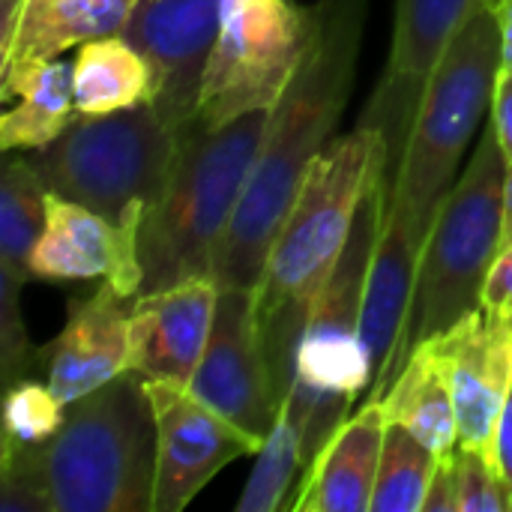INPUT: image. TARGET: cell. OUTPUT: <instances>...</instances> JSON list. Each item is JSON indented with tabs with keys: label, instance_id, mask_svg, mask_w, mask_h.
<instances>
[{
	"label": "cell",
	"instance_id": "24",
	"mask_svg": "<svg viewBox=\"0 0 512 512\" xmlns=\"http://www.w3.org/2000/svg\"><path fill=\"white\" fill-rule=\"evenodd\" d=\"M303 480V432L297 420L282 408L273 432L258 450L252 477L234 504L237 512H282L294 507V495Z\"/></svg>",
	"mask_w": 512,
	"mask_h": 512
},
{
	"label": "cell",
	"instance_id": "29",
	"mask_svg": "<svg viewBox=\"0 0 512 512\" xmlns=\"http://www.w3.org/2000/svg\"><path fill=\"white\" fill-rule=\"evenodd\" d=\"M423 512H459V486H456V453L441 456L432 474Z\"/></svg>",
	"mask_w": 512,
	"mask_h": 512
},
{
	"label": "cell",
	"instance_id": "36",
	"mask_svg": "<svg viewBox=\"0 0 512 512\" xmlns=\"http://www.w3.org/2000/svg\"><path fill=\"white\" fill-rule=\"evenodd\" d=\"M510 510H512V492H510Z\"/></svg>",
	"mask_w": 512,
	"mask_h": 512
},
{
	"label": "cell",
	"instance_id": "26",
	"mask_svg": "<svg viewBox=\"0 0 512 512\" xmlns=\"http://www.w3.org/2000/svg\"><path fill=\"white\" fill-rule=\"evenodd\" d=\"M66 417V405L54 396L48 384L15 381L6 387L3 402V438L18 444H42L48 441Z\"/></svg>",
	"mask_w": 512,
	"mask_h": 512
},
{
	"label": "cell",
	"instance_id": "4",
	"mask_svg": "<svg viewBox=\"0 0 512 512\" xmlns=\"http://www.w3.org/2000/svg\"><path fill=\"white\" fill-rule=\"evenodd\" d=\"M267 117L270 108L216 129L192 120L177 132L168 186L138 231L141 294L195 276L216 279V255L249 183Z\"/></svg>",
	"mask_w": 512,
	"mask_h": 512
},
{
	"label": "cell",
	"instance_id": "13",
	"mask_svg": "<svg viewBox=\"0 0 512 512\" xmlns=\"http://www.w3.org/2000/svg\"><path fill=\"white\" fill-rule=\"evenodd\" d=\"M483 0H393V42L387 69L360 123L384 135L387 168H393L411 132L423 87L453 36Z\"/></svg>",
	"mask_w": 512,
	"mask_h": 512
},
{
	"label": "cell",
	"instance_id": "15",
	"mask_svg": "<svg viewBox=\"0 0 512 512\" xmlns=\"http://www.w3.org/2000/svg\"><path fill=\"white\" fill-rule=\"evenodd\" d=\"M216 303L213 276L138 294L129 312V369L147 381L189 387L207 351Z\"/></svg>",
	"mask_w": 512,
	"mask_h": 512
},
{
	"label": "cell",
	"instance_id": "1",
	"mask_svg": "<svg viewBox=\"0 0 512 512\" xmlns=\"http://www.w3.org/2000/svg\"><path fill=\"white\" fill-rule=\"evenodd\" d=\"M366 27V0H315L312 39L294 78L276 99L216 255L219 288L255 291L279 225L285 222L309 165L333 141L351 99Z\"/></svg>",
	"mask_w": 512,
	"mask_h": 512
},
{
	"label": "cell",
	"instance_id": "8",
	"mask_svg": "<svg viewBox=\"0 0 512 512\" xmlns=\"http://www.w3.org/2000/svg\"><path fill=\"white\" fill-rule=\"evenodd\" d=\"M174 156L177 132L162 123L150 102H141L114 114H78L30 162L48 192L138 234L168 186Z\"/></svg>",
	"mask_w": 512,
	"mask_h": 512
},
{
	"label": "cell",
	"instance_id": "30",
	"mask_svg": "<svg viewBox=\"0 0 512 512\" xmlns=\"http://www.w3.org/2000/svg\"><path fill=\"white\" fill-rule=\"evenodd\" d=\"M492 126L498 132L507 165H512V69H501L492 96Z\"/></svg>",
	"mask_w": 512,
	"mask_h": 512
},
{
	"label": "cell",
	"instance_id": "5",
	"mask_svg": "<svg viewBox=\"0 0 512 512\" xmlns=\"http://www.w3.org/2000/svg\"><path fill=\"white\" fill-rule=\"evenodd\" d=\"M501 69L504 57L498 18L489 3H480L429 75L402 159L393 168L384 162V210L402 216L423 246L447 192L459 180L456 168L468 144L486 114H492Z\"/></svg>",
	"mask_w": 512,
	"mask_h": 512
},
{
	"label": "cell",
	"instance_id": "25",
	"mask_svg": "<svg viewBox=\"0 0 512 512\" xmlns=\"http://www.w3.org/2000/svg\"><path fill=\"white\" fill-rule=\"evenodd\" d=\"M438 453L426 447L411 429L387 423L372 512H423V501L438 468Z\"/></svg>",
	"mask_w": 512,
	"mask_h": 512
},
{
	"label": "cell",
	"instance_id": "7",
	"mask_svg": "<svg viewBox=\"0 0 512 512\" xmlns=\"http://www.w3.org/2000/svg\"><path fill=\"white\" fill-rule=\"evenodd\" d=\"M507 168L498 132L489 120L468 168L447 192L426 237L411 312L381 396L414 348L447 333L480 309L486 276L501 252Z\"/></svg>",
	"mask_w": 512,
	"mask_h": 512
},
{
	"label": "cell",
	"instance_id": "20",
	"mask_svg": "<svg viewBox=\"0 0 512 512\" xmlns=\"http://www.w3.org/2000/svg\"><path fill=\"white\" fill-rule=\"evenodd\" d=\"M138 0H24L18 24L0 42V78L57 60L63 51L123 33Z\"/></svg>",
	"mask_w": 512,
	"mask_h": 512
},
{
	"label": "cell",
	"instance_id": "22",
	"mask_svg": "<svg viewBox=\"0 0 512 512\" xmlns=\"http://www.w3.org/2000/svg\"><path fill=\"white\" fill-rule=\"evenodd\" d=\"M387 423L411 429L438 456H453L459 450V420L444 369L429 345L411 351L393 384L381 399Z\"/></svg>",
	"mask_w": 512,
	"mask_h": 512
},
{
	"label": "cell",
	"instance_id": "34",
	"mask_svg": "<svg viewBox=\"0 0 512 512\" xmlns=\"http://www.w3.org/2000/svg\"><path fill=\"white\" fill-rule=\"evenodd\" d=\"M21 9H24V0H0V15H3V21H0V42H6L12 36Z\"/></svg>",
	"mask_w": 512,
	"mask_h": 512
},
{
	"label": "cell",
	"instance_id": "35",
	"mask_svg": "<svg viewBox=\"0 0 512 512\" xmlns=\"http://www.w3.org/2000/svg\"><path fill=\"white\" fill-rule=\"evenodd\" d=\"M483 3H489V6H492V3H495V0H483Z\"/></svg>",
	"mask_w": 512,
	"mask_h": 512
},
{
	"label": "cell",
	"instance_id": "12",
	"mask_svg": "<svg viewBox=\"0 0 512 512\" xmlns=\"http://www.w3.org/2000/svg\"><path fill=\"white\" fill-rule=\"evenodd\" d=\"M219 21L222 0H138L123 30L153 69L150 105L171 132H180L198 114Z\"/></svg>",
	"mask_w": 512,
	"mask_h": 512
},
{
	"label": "cell",
	"instance_id": "16",
	"mask_svg": "<svg viewBox=\"0 0 512 512\" xmlns=\"http://www.w3.org/2000/svg\"><path fill=\"white\" fill-rule=\"evenodd\" d=\"M30 279L75 282L105 279L123 294H141L138 234H129L96 210L57 192L45 195V225L27 261Z\"/></svg>",
	"mask_w": 512,
	"mask_h": 512
},
{
	"label": "cell",
	"instance_id": "27",
	"mask_svg": "<svg viewBox=\"0 0 512 512\" xmlns=\"http://www.w3.org/2000/svg\"><path fill=\"white\" fill-rule=\"evenodd\" d=\"M456 486L459 512H512L510 486L498 474L495 462L480 450H456Z\"/></svg>",
	"mask_w": 512,
	"mask_h": 512
},
{
	"label": "cell",
	"instance_id": "33",
	"mask_svg": "<svg viewBox=\"0 0 512 512\" xmlns=\"http://www.w3.org/2000/svg\"><path fill=\"white\" fill-rule=\"evenodd\" d=\"M512 246V165L507 168V183H504V222H501V252Z\"/></svg>",
	"mask_w": 512,
	"mask_h": 512
},
{
	"label": "cell",
	"instance_id": "21",
	"mask_svg": "<svg viewBox=\"0 0 512 512\" xmlns=\"http://www.w3.org/2000/svg\"><path fill=\"white\" fill-rule=\"evenodd\" d=\"M0 99L9 105L0 117V150H42L78 117L72 96V66L48 60L0 78Z\"/></svg>",
	"mask_w": 512,
	"mask_h": 512
},
{
	"label": "cell",
	"instance_id": "18",
	"mask_svg": "<svg viewBox=\"0 0 512 512\" xmlns=\"http://www.w3.org/2000/svg\"><path fill=\"white\" fill-rule=\"evenodd\" d=\"M45 183L33 162L3 153L0 171V375L12 387L33 366L21 315V291L30 279L27 261L45 225Z\"/></svg>",
	"mask_w": 512,
	"mask_h": 512
},
{
	"label": "cell",
	"instance_id": "6",
	"mask_svg": "<svg viewBox=\"0 0 512 512\" xmlns=\"http://www.w3.org/2000/svg\"><path fill=\"white\" fill-rule=\"evenodd\" d=\"M387 207L384 168L369 183L351 240L324 285L297 351V378L285 402L303 432V474L351 417L360 393L375 381L363 345V303L375 243L381 237Z\"/></svg>",
	"mask_w": 512,
	"mask_h": 512
},
{
	"label": "cell",
	"instance_id": "19",
	"mask_svg": "<svg viewBox=\"0 0 512 512\" xmlns=\"http://www.w3.org/2000/svg\"><path fill=\"white\" fill-rule=\"evenodd\" d=\"M387 417L366 399L321 447L300 480L294 512H372V492L384 450Z\"/></svg>",
	"mask_w": 512,
	"mask_h": 512
},
{
	"label": "cell",
	"instance_id": "11",
	"mask_svg": "<svg viewBox=\"0 0 512 512\" xmlns=\"http://www.w3.org/2000/svg\"><path fill=\"white\" fill-rule=\"evenodd\" d=\"M189 390L261 444L267 441L285 405L279 402L264 363L255 291L219 288L207 351Z\"/></svg>",
	"mask_w": 512,
	"mask_h": 512
},
{
	"label": "cell",
	"instance_id": "32",
	"mask_svg": "<svg viewBox=\"0 0 512 512\" xmlns=\"http://www.w3.org/2000/svg\"><path fill=\"white\" fill-rule=\"evenodd\" d=\"M492 9H495L498 30H501V57H504V69H512V0H495Z\"/></svg>",
	"mask_w": 512,
	"mask_h": 512
},
{
	"label": "cell",
	"instance_id": "3",
	"mask_svg": "<svg viewBox=\"0 0 512 512\" xmlns=\"http://www.w3.org/2000/svg\"><path fill=\"white\" fill-rule=\"evenodd\" d=\"M384 162L387 147L375 126L357 123L354 132L333 138L309 165L273 237L255 288V321L264 363L282 405L294 390L306 321L351 240L363 195Z\"/></svg>",
	"mask_w": 512,
	"mask_h": 512
},
{
	"label": "cell",
	"instance_id": "28",
	"mask_svg": "<svg viewBox=\"0 0 512 512\" xmlns=\"http://www.w3.org/2000/svg\"><path fill=\"white\" fill-rule=\"evenodd\" d=\"M480 309L486 315H492L495 321L512 327V246L498 252V258L486 276V285H483Z\"/></svg>",
	"mask_w": 512,
	"mask_h": 512
},
{
	"label": "cell",
	"instance_id": "9",
	"mask_svg": "<svg viewBox=\"0 0 512 512\" xmlns=\"http://www.w3.org/2000/svg\"><path fill=\"white\" fill-rule=\"evenodd\" d=\"M312 39V6L297 0H222L195 123L216 129L276 105Z\"/></svg>",
	"mask_w": 512,
	"mask_h": 512
},
{
	"label": "cell",
	"instance_id": "17",
	"mask_svg": "<svg viewBox=\"0 0 512 512\" xmlns=\"http://www.w3.org/2000/svg\"><path fill=\"white\" fill-rule=\"evenodd\" d=\"M129 294L102 282L90 297L69 303L63 330L36 351L45 384L69 405L129 372Z\"/></svg>",
	"mask_w": 512,
	"mask_h": 512
},
{
	"label": "cell",
	"instance_id": "10",
	"mask_svg": "<svg viewBox=\"0 0 512 512\" xmlns=\"http://www.w3.org/2000/svg\"><path fill=\"white\" fill-rule=\"evenodd\" d=\"M147 396L156 417L153 512L186 510L222 468L258 456L261 441L213 411L189 387L147 381Z\"/></svg>",
	"mask_w": 512,
	"mask_h": 512
},
{
	"label": "cell",
	"instance_id": "14",
	"mask_svg": "<svg viewBox=\"0 0 512 512\" xmlns=\"http://www.w3.org/2000/svg\"><path fill=\"white\" fill-rule=\"evenodd\" d=\"M438 357L453 393L459 420V447L492 459L495 426L512 387V327L483 309L423 342Z\"/></svg>",
	"mask_w": 512,
	"mask_h": 512
},
{
	"label": "cell",
	"instance_id": "31",
	"mask_svg": "<svg viewBox=\"0 0 512 512\" xmlns=\"http://www.w3.org/2000/svg\"><path fill=\"white\" fill-rule=\"evenodd\" d=\"M492 462L498 468V474L504 477V483L512 492V387L507 393V402L501 408L498 426H495V444H492Z\"/></svg>",
	"mask_w": 512,
	"mask_h": 512
},
{
	"label": "cell",
	"instance_id": "23",
	"mask_svg": "<svg viewBox=\"0 0 512 512\" xmlns=\"http://www.w3.org/2000/svg\"><path fill=\"white\" fill-rule=\"evenodd\" d=\"M72 96L78 114H114L153 99V69L123 36H102L78 45L72 63Z\"/></svg>",
	"mask_w": 512,
	"mask_h": 512
},
{
	"label": "cell",
	"instance_id": "2",
	"mask_svg": "<svg viewBox=\"0 0 512 512\" xmlns=\"http://www.w3.org/2000/svg\"><path fill=\"white\" fill-rule=\"evenodd\" d=\"M153 489L156 417L132 369L69 402L48 441L0 447V512H153Z\"/></svg>",
	"mask_w": 512,
	"mask_h": 512
}]
</instances>
